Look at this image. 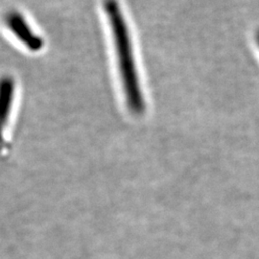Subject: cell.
Returning a JSON list of instances; mask_svg holds the SVG:
<instances>
[{
	"label": "cell",
	"mask_w": 259,
	"mask_h": 259,
	"mask_svg": "<svg viewBox=\"0 0 259 259\" xmlns=\"http://www.w3.org/2000/svg\"><path fill=\"white\" fill-rule=\"evenodd\" d=\"M103 6L110 23L127 106L134 114H141L145 111V101L139 81L128 23L117 0H104Z\"/></svg>",
	"instance_id": "obj_1"
},
{
	"label": "cell",
	"mask_w": 259,
	"mask_h": 259,
	"mask_svg": "<svg viewBox=\"0 0 259 259\" xmlns=\"http://www.w3.org/2000/svg\"><path fill=\"white\" fill-rule=\"evenodd\" d=\"M6 24L13 35L32 51H38L44 47L42 38L29 25L26 19L18 12H10Z\"/></svg>",
	"instance_id": "obj_2"
},
{
	"label": "cell",
	"mask_w": 259,
	"mask_h": 259,
	"mask_svg": "<svg viewBox=\"0 0 259 259\" xmlns=\"http://www.w3.org/2000/svg\"><path fill=\"white\" fill-rule=\"evenodd\" d=\"M15 94V83L14 80L10 77H6L1 82L0 90V102H1V117L3 126L6 125V122L9 118L13 101Z\"/></svg>",
	"instance_id": "obj_3"
},
{
	"label": "cell",
	"mask_w": 259,
	"mask_h": 259,
	"mask_svg": "<svg viewBox=\"0 0 259 259\" xmlns=\"http://www.w3.org/2000/svg\"><path fill=\"white\" fill-rule=\"evenodd\" d=\"M257 41H258V44H259V33H258V35H257Z\"/></svg>",
	"instance_id": "obj_4"
}]
</instances>
